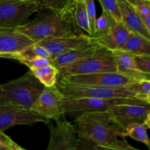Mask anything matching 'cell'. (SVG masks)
<instances>
[{
	"label": "cell",
	"instance_id": "cell-1",
	"mask_svg": "<svg viewBox=\"0 0 150 150\" xmlns=\"http://www.w3.org/2000/svg\"><path fill=\"white\" fill-rule=\"evenodd\" d=\"M74 126L83 144L120 148L132 146L123 138V129L113 120L108 111L81 113L75 120Z\"/></svg>",
	"mask_w": 150,
	"mask_h": 150
},
{
	"label": "cell",
	"instance_id": "cell-2",
	"mask_svg": "<svg viewBox=\"0 0 150 150\" xmlns=\"http://www.w3.org/2000/svg\"><path fill=\"white\" fill-rule=\"evenodd\" d=\"M37 13L38 14L35 19L26 22L15 29L35 42L47 38L79 33L73 25L64 19L57 10L42 7Z\"/></svg>",
	"mask_w": 150,
	"mask_h": 150
},
{
	"label": "cell",
	"instance_id": "cell-3",
	"mask_svg": "<svg viewBox=\"0 0 150 150\" xmlns=\"http://www.w3.org/2000/svg\"><path fill=\"white\" fill-rule=\"evenodd\" d=\"M45 87L31 70L18 79L0 85L1 94L7 102L29 109Z\"/></svg>",
	"mask_w": 150,
	"mask_h": 150
},
{
	"label": "cell",
	"instance_id": "cell-4",
	"mask_svg": "<svg viewBox=\"0 0 150 150\" xmlns=\"http://www.w3.org/2000/svg\"><path fill=\"white\" fill-rule=\"evenodd\" d=\"M57 86L64 97L71 98H93L114 99V98H137L131 84L124 87H103L86 86L57 82Z\"/></svg>",
	"mask_w": 150,
	"mask_h": 150
},
{
	"label": "cell",
	"instance_id": "cell-5",
	"mask_svg": "<svg viewBox=\"0 0 150 150\" xmlns=\"http://www.w3.org/2000/svg\"><path fill=\"white\" fill-rule=\"evenodd\" d=\"M41 8L32 0H0V30L16 29Z\"/></svg>",
	"mask_w": 150,
	"mask_h": 150
},
{
	"label": "cell",
	"instance_id": "cell-6",
	"mask_svg": "<svg viewBox=\"0 0 150 150\" xmlns=\"http://www.w3.org/2000/svg\"><path fill=\"white\" fill-rule=\"evenodd\" d=\"M59 77L74 75L92 74L98 73L117 72L115 61L111 51L85 59L73 64L58 68Z\"/></svg>",
	"mask_w": 150,
	"mask_h": 150
},
{
	"label": "cell",
	"instance_id": "cell-7",
	"mask_svg": "<svg viewBox=\"0 0 150 150\" xmlns=\"http://www.w3.org/2000/svg\"><path fill=\"white\" fill-rule=\"evenodd\" d=\"M111 118L123 130L132 123H144L150 117V103L141 100L117 104L108 110Z\"/></svg>",
	"mask_w": 150,
	"mask_h": 150
},
{
	"label": "cell",
	"instance_id": "cell-8",
	"mask_svg": "<svg viewBox=\"0 0 150 150\" xmlns=\"http://www.w3.org/2000/svg\"><path fill=\"white\" fill-rule=\"evenodd\" d=\"M49 120L29 108L7 103L0 105V131L16 125H33L38 122L47 125Z\"/></svg>",
	"mask_w": 150,
	"mask_h": 150
},
{
	"label": "cell",
	"instance_id": "cell-9",
	"mask_svg": "<svg viewBox=\"0 0 150 150\" xmlns=\"http://www.w3.org/2000/svg\"><path fill=\"white\" fill-rule=\"evenodd\" d=\"M50 130V140L46 150H77L80 140L74 125L67 121L64 116L56 121L47 124Z\"/></svg>",
	"mask_w": 150,
	"mask_h": 150
},
{
	"label": "cell",
	"instance_id": "cell-10",
	"mask_svg": "<svg viewBox=\"0 0 150 150\" xmlns=\"http://www.w3.org/2000/svg\"><path fill=\"white\" fill-rule=\"evenodd\" d=\"M57 82L103 87H124L136 81L117 72H108L59 77Z\"/></svg>",
	"mask_w": 150,
	"mask_h": 150
},
{
	"label": "cell",
	"instance_id": "cell-11",
	"mask_svg": "<svg viewBox=\"0 0 150 150\" xmlns=\"http://www.w3.org/2000/svg\"><path fill=\"white\" fill-rule=\"evenodd\" d=\"M64 97L57 85L45 87L30 109L49 121H57L65 114L62 103Z\"/></svg>",
	"mask_w": 150,
	"mask_h": 150
},
{
	"label": "cell",
	"instance_id": "cell-12",
	"mask_svg": "<svg viewBox=\"0 0 150 150\" xmlns=\"http://www.w3.org/2000/svg\"><path fill=\"white\" fill-rule=\"evenodd\" d=\"M136 98H71L64 97L63 109L64 113H83L86 111H108L111 107L117 104L131 102Z\"/></svg>",
	"mask_w": 150,
	"mask_h": 150
},
{
	"label": "cell",
	"instance_id": "cell-13",
	"mask_svg": "<svg viewBox=\"0 0 150 150\" xmlns=\"http://www.w3.org/2000/svg\"><path fill=\"white\" fill-rule=\"evenodd\" d=\"M108 51L110 50L101 45L97 38H94L90 42L57 56L51 59V64L58 69L98 54H103Z\"/></svg>",
	"mask_w": 150,
	"mask_h": 150
},
{
	"label": "cell",
	"instance_id": "cell-14",
	"mask_svg": "<svg viewBox=\"0 0 150 150\" xmlns=\"http://www.w3.org/2000/svg\"><path fill=\"white\" fill-rule=\"evenodd\" d=\"M94 38L86 34L72 33L59 38H47L37 43L42 45L48 51L51 59H52L59 54L90 42Z\"/></svg>",
	"mask_w": 150,
	"mask_h": 150
},
{
	"label": "cell",
	"instance_id": "cell-15",
	"mask_svg": "<svg viewBox=\"0 0 150 150\" xmlns=\"http://www.w3.org/2000/svg\"><path fill=\"white\" fill-rule=\"evenodd\" d=\"M59 13L64 19L73 25L76 32L91 37L86 0H68Z\"/></svg>",
	"mask_w": 150,
	"mask_h": 150
},
{
	"label": "cell",
	"instance_id": "cell-16",
	"mask_svg": "<svg viewBox=\"0 0 150 150\" xmlns=\"http://www.w3.org/2000/svg\"><path fill=\"white\" fill-rule=\"evenodd\" d=\"M120 9L121 21H120L130 32H135L146 39L150 40V31L142 23L134 5L127 0H117Z\"/></svg>",
	"mask_w": 150,
	"mask_h": 150
},
{
	"label": "cell",
	"instance_id": "cell-17",
	"mask_svg": "<svg viewBox=\"0 0 150 150\" xmlns=\"http://www.w3.org/2000/svg\"><path fill=\"white\" fill-rule=\"evenodd\" d=\"M116 64L117 72L134 81L150 80V76L139 71L134 64V54L124 50L112 51Z\"/></svg>",
	"mask_w": 150,
	"mask_h": 150
},
{
	"label": "cell",
	"instance_id": "cell-18",
	"mask_svg": "<svg viewBox=\"0 0 150 150\" xmlns=\"http://www.w3.org/2000/svg\"><path fill=\"white\" fill-rule=\"evenodd\" d=\"M33 43H35V41L15 29L0 30L1 53L16 54Z\"/></svg>",
	"mask_w": 150,
	"mask_h": 150
},
{
	"label": "cell",
	"instance_id": "cell-19",
	"mask_svg": "<svg viewBox=\"0 0 150 150\" xmlns=\"http://www.w3.org/2000/svg\"><path fill=\"white\" fill-rule=\"evenodd\" d=\"M130 32L121 21H117L108 34L97 38L98 42L111 51L121 50L125 45Z\"/></svg>",
	"mask_w": 150,
	"mask_h": 150
},
{
	"label": "cell",
	"instance_id": "cell-20",
	"mask_svg": "<svg viewBox=\"0 0 150 150\" xmlns=\"http://www.w3.org/2000/svg\"><path fill=\"white\" fill-rule=\"evenodd\" d=\"M134 55H150V40L135 32H130L125 45L122 48Z\"/></svg>",
	"mask_w": 150,
	"mask_h": 150
},
{
	"label": "cell",
	"instance_id": "cell-21",
	"mask_svg": "<svg viewBox=\"0 0 150 150\" xmlns=\"http://www.w3.org/2000/svg\"><path fill=\"white\" fill-rule=\"evenodd\" d=\"M38 57H42V58L51 59V57H50V54H48V51L42 45L35 42V43L26 47L24 49L19 52L10 54V59H16L22 63L23 62L30 61V60L38 58Z\"/></svg>",
	"mask_w": 150,
	"mask_h": 150
},
{
	"label": "cell",
	"instance_id": "cell-22",
	"mask_svg": "<svg viewBox=\"0 0 150 150\" xmlns=\"http://www.w3.org/2000/svg\"><path fill=\"white\" fill-rule=\"evenodd\" d=\"M31 71L45 87H51L55 86L59 76L58 69L51 64Z\"/></svg>",
	"mask_w": 150,
	"mask_h": 150
},
{
	"label": "cell",
	"instance_id": "cell-23",
	"mask_svg": "<svg viewBox=\"0 0 150 150\" xmlns=\"http://www.w3.org/2000/svg\"><path fill=\"white\" fill-rule=\"evenodd\" d=\"M150 126L145 123H132L123 130V138L130 137L138 142L144 144L150 149V142L147 135V130Z\"/></svg>",
	"mask_w": 150,
	"mask_h": 150
},
{
	"label": "cell",
	"instance_id": "cell-24",
	"mask_svg": "<svg viewBox=\"0 0 150 150\" xmlns=\"http://www.w3.org/2000/svg\"><path fill=\"white\" fill-rule=\"evenodd\" d=\"M117 21H116L111 15L106 12L103 11L102 15L96 19L95 38H99L105 36L111 31Z\"/></svg>",
	"mask_w": 150,
	"mask_h": 150
},
{
	"label": "cell",
	"instance_id": "cell-25",
	"mask_svg": "<svg viewBox=\"0 0 150 150\" xmlns=\"http://www.w3.org/2000/svg\"><path fill=\"white\" fill-rule=\"evenodd\" d=\"M135 96L137 99L150 103V80L146 79L132 83Z\"/></svg>",
	"mask_w": 150,
	"mask_h": 150
},
{
	"label": "cell",
	"instance_id": "cell-26",
	"mask_svg": "<svg viewBox=\"0 0 150 150\" xmlns=\"http://www.w3.org/2000/svg\"><path fill=\"white\" fill-rule=\"evenodd\" d=\"M135 9L146 29L150 31V4L149 1L139 0L134 5Z\"/></svg>",
	"mask_w": 150,
	"mask_h": 150
},
{
	"label": "cell",
	"instance_id": "cell-27",
	"mask_svg": "<svg viewBox=\"0 0 150 150\" xmlns=\"http://www.w3.org/2000/svg\"><path fill=\"white\" fill-rule=\"evenodd\" d=\"M98 1L100 3L103 11L106 12L107 13L111 15L117 21H121L120 9L117 0H98Z\"/></svg>",
	"mask_w": 150,
	"mask_h": 150
},
{
	"label": "cell",
	"instance_id": "cell-28",
	"mask_svg": "<svg viewBox=\"0 0 150 150\" xmlns=\"http://www.w3.org/2000/svg\"><path fill=\"white\" fill-rule=\"evenodd\" d=\"M86 13L89 21L91 37L95 38V23H96V9H95V0H86Z\"/></svg>",
	"mask_w": 150,
	"mask_h": 150
},
{
	"label": "cell",
	"instance_id": "cell-29",
	"mask_svg": "<svg viewBox=\"0 0 150 150\" xmlns=\"http://www.w3.org/2000/svg\"><path fill=\"white\" fill-rule=\"evenodd\" d=\"M134 64L139 71L150 76V55H134Z\"/></svg>",
	"mask_w": 150,
	"mask_h": 150
},
{
	"label": "cell",
	"instance_id": "cell-30",
	"mask_svg": "<svg viewBox=\"0 0 150 150\" xmlns=\"http://www.w3.org/2000/svg\"><path fill=\"white\" fill-rule=\"evenodd\" d=\"M42 7L53 9L60 12L66 5L68 0H32Z\"/></svg>",
	"mask_w": 150,
	"mask_h": 150
},
{
	"label": "cell",
	"instance_id": "cell-31",
	"mask_svg": "<svg viewBox=\"0 0 150 150\" xmlns=\"http://www.w3.org/2000/svg\"><path fill=\"white\" fill-rule=\"evenodd\" d=\"M21 64H23L26 66H27L30 70H35V69L39 68V67H43V66L51 64V59H49L42 58V57H38V58H35L34 59L30 60V61L23 62Z\"/></svg>",
	"mask_w": 150,
	"mask_h": 150
},
{
	"label": "cell",
	"instance_id": "cell-32",
	"mask_svg": "<svg viewBox=\"0 0 150 150\" xmlns=\"http://www.w3.org/2000/svg\"><path fill=\"white\" fill-rule=\"evenodd\" d=\"M14 142L9 136L0 131V150H10Z\"/></svg>",
	"mask_w": 150,
	"mask_h": 150
},
{
	"label": "cell",
	"instance_id": "cell-33",
	"mask_svg": "<svg viewBox=\"0 0 150 150\" xmlns=\"http://www.w3.org/2000/svg\"><path fill=\"white\" fill-rule=\"evenodd\" d=\"M95 150H140L134 148L133 146L127 148H120V147H111V146H92Z\"/></svg>",
	"mask_w": 150,
	"mask_h": 150
},
{
	"label": "cell",
	"instance_id": "cell-34",
	"mask_svg": "<svg viewBox=\"0 0 150 150\" xmlns=\"http://www.w3.org/2000/svg\"><path fill=\"white\" fill-rule=\"evenodd\" d=\"M77 150H95V149H94L92 146L83 144H81L80 142V144H79V146H78Z\"/></svg>",
	"mask_w": 150,
	"mask_h": 150
},
{
	"label": "cell",
	"instance_id": "cell-35",
	"mask_svg": "<svg viewBox=\"0 0 150 150\" xmlns=\"http://www.w3.org/2000/svg\"><path fill=\"white\" fill-rule=\"evenodd\" d=\"M10 150H26V149H24L23 148L21 147L20 146H18L17 144H16L14 142V144H13V146H12V147H11V149H10Z\"/></svg>",
	"mask_w": 150,
	"mask_h": 150
},
{
	"label": "cell",
	"instance_id": "cell-36",
	"mask_svg": "<svg viewBox=\"0 0 150 150\" xmlns=\"http://www.w3.org/2000/svg\"><path fill=\"white\" fill-rule=\"evenodd\" d=\"M7 103H8V102H7V101L4 99V98L3 97L2 94H1V89H0V105H4V104Z\"/></svg>",
	"mask_w": 150,
	"mask_h": 150
},
{
	"label": "cell",
	"instance_id": "cell-37",
	"mask_svg": "<svg viewBox=\"0 0 150 150\" xmlns=\"http://www.w3.org/2000/svg\"><path fill=\"white\" fill-rule=\"evenodd\" d=\"M10 54H4V53L0 52V58H7L10 59Z\"/></svg>",
	"mask_w": 150,
	"mask_h": 150
},
{
	"label": "cell",
	"instance_id": "cell-38",
	"mask_svg": "<svg viewBox=\"0 0 150 150\" xmlns=\"http://www.w3.org/2000/svg\"><path fill=\"white\" fill-rule=\"evenodd\" d=\"M127 1H129V2H130V4H133V5H135V4L138 2V1H139V0H127Z\"/></svg>",
	"mask_w": 150,
	"mask_h": 150
},
{
	"label": "cell",
	"instance_id": "cell-39",
	"mask_svg": "<svg viewBox=\"0 0 150 150\" xmlns=\"http://www.w3.org/2000/svg\"><path fill=\"white\" fill-rule=\"evenodd\" d=\"M146 1H150V0H146Z\"/></svg>",
	"mask_w": 150,
	"mask_h": 150
}]
</instances>
